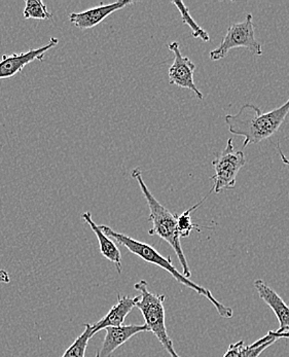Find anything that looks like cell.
Returning a JSON list of instances; mask_svg holds the SVG:
<instances>
[{
	"mask_svg": "<svg viewBox=\"0 0 289 357\" xmlns=\"http://www.w3.org/2000/svg\"><path fill=\"white\" fill-rule=\"evenodd\" d=\"M289 114L288 100L271 112H263L258 106L248 103L235 114H226L228 131L244 138L243 149L272 137L282 126Z\"/></svg>",
	"mask_w": 289,
	"mask_h": 357,
	"instance_id": "cell-1",
	"label": "cell"
},
{
	"mask_svg": "<svg viewBox=\"0 0 289 357\" xmlns=\"http://www.w3.org/2000/svg\"><path fill=\"white\" fill-rule=\"evenodd\" d=\"M99 228L101 229V231H102L105 235L116 240L120 245L126 248L127 250L132 252L133 255H137L138 257L143 259L146 263L152 264V265L162 268V269L165 270L166 272L171 275L178 282L185 285L187 289H193L196 293L201 294V296L206 298L207 300L210 301L211 304L215 307L217 313H219L221 317L230 319V318H232L233 315H234L233 309L230 308V307L224 306V304L219 302V301L213 296L212 293H211L209 289L201 287V285L193 282V281L189 280L187 277L183 276V274L174 267L171 257H163L161 253L157 252L154 246L144 243V242L138 241V240L133 239V238L129 237V236L125 235V234L118 233V231L112 230L109 227L99 226Z\"/></svg>",
	"mask_w": 289,
	"mask_h": 357,
	"instance_id": "cell-2",
	"label": "cell"
},
{
	"mask_svg": "<svg viewBox=\"0 0 289 357\" xmlns=\"http://www.w3.org/2000/svg\"><path fill=\"white\" fill-rule=\"evenodd\" d=\"M132 177L137 181L140 190L146 198L150 208V220L153 222V228L148 231L150 236H159L161 239L165 240L169 245L173 248L176 255H178L179 263L182 267L183 276L187 278H191L192 272L189 269V263L187 257L183 252L180 244V236L178 230V214L172 213L169 209L166 208L157 200L156 197L148 190V185L144 183L142 178L141 170L139 168H135L132 171Z\"/></svg>",
	"mask_w": 289,
	"mask_h": 357,
	"instance_id": "cell-3",
	"label": "cell"
},
{
	"mask_svg": "<svg viewBox=\"0 0 289 357\" xmlns=\"http://www.w3.org/2000/svg\"><path fill=\"white\" fill-rule=\"evenodd\" d=\"M134 289L140 293L136 307L142 313L148 332H152L156 336L170 356L180 357L174 349L173 342L166 328L165 294H153L148 289L146 280L138 281L134 284Z\"/></svg>",
	"mask_w": 289,
	"mask_h": 357,
	"instance_id": "cell-4",
	"label": "cell"
},
{
	"mask_svg": "<svg viewBox=\"0 0 289 357\" xmlns=\"http://www.w3.org/2000/svg\"><path fill=\"white\" fill-rule=\"evenodd\" d=\"M236 47H245L254 56H263L264 50L258 42L254 30L253 17L247 14L245 20L240 23H235L228 28L226 36L221 45L209 54L212 61H219L226 57L231 50Z\"/></svg>",
	"mask_w": 289,
	"mask_h": 357,
	"instance_id": "cell-5",
	"label": "cell"
},
{
	"mask_svg": "<svg viewBox=\"0 0 289 357\" xmlns=\"http://www.w3.org/2000/svg\"><path fill=\"white\" fill-rule=\"evenodd\" d=\"M245 164L244 153L235 151L233 139L228 138L226 149L212 161L214 174L210 179L213 181V192L219 194L224 190L234 189L239 171L244 167Z\"/></svg>",
	"mask_w": 289,
	"mask_h": 357,
	"instance_id": "cell-6",
	"label": "cell"
},
{
	"mask_svg": "<svg viewBox=\"0 0 289 357\" xmlns=\"http://www.w3.org/2000/svg\"><path fill=\"white\" fill-rule=\"evenodd\" d=\"M170 51L173 54V63L170 66L168 75H169L170 84H175L179 88L187 89L192 91L198 99L203 100L204 95L201 92L194 81V73L196 70V65L189 59L181 54L180 45L178 42H172L168 45Z\"/></svg>",
	"mask_w": 289,
	"mask_h": 357,
	"instance_id": "cell-7",
	"label": "cell"
},
{
	"mask_svg": "<svg viewBox=\"0 0 289 357\" xmlns=\"http://www.w3.org/2000/svg\"><path fill=\"white\" fill-rule=\"evenodd\" d=\"M59 40L56 38H51L49 42L44 47L38 49H30L25 53L12 54V55H3L0 60V79H10L20 73L26 65L31 62L42 61L45 53L55 47Z\"/></svg>",
	"mask_w": 289,
	"mask_h": 357,
	"instance_id": "cell-8",
	"label": "cell"
},
{
	"mask_svg": "<svg viewBox=\"0 0 289 357\" xmlns=\"http://www.w3.org/2000/svg\"><path fill=\"white\" fill-rule=\"evenodd\" d=\"M134 2L131 0H120L111 4H101L100 6L90 8L81 13H72L69 15V20L79 29H91L104 21L114 13L131 6Z\"/></svg>",
	"mask_w": 289,
	"mask_h": 357,
	"instance_id": "cell-9",
	"label": "cell"
},
{
	"mask_svg": "<svg viewBox=\"0 0 289 357\" xmlns=\"http://www.w3.org/2000/svg\"><path fill=\"white\" fill-rule=\"evenodd\" d=\"M107 336L104 337L102 346L97 352L96 357H111L116 349L124 345L127 341L135 335L140 333L148 332L146 324H130V326H122L118 328H105Z\"/></svg>",
	"mask_w": 289,
	"mask_h": 357,
	"instance_id": "cell-10",
	"label": "cell"
},
{
	"mask_svg": "<svg viewBox=\"0 0 289 357\" xmlns=\"http://www.w3.org/2000/svg\"><path fill=\"white\" fill-rule=\"evenodd\" d=\"M138 296L130 298V296H118V303L112 306L111 310L107 312L104 317L101 318L96 324H92V332H91V337L95 336L97 333L104 331L107 328H118V326H124L125 319L131 311L136 307Z\"/></svg>",
	"mask_w": 289,
	"mask_h": 357,
	"instance_id": "cell-11",
	"label": "cell"
},
{
	"mask_svg": "<svg viewBox=\"0 0 289 357\" xmlns=\"http://www.w3.org/2000/svg\"><path fill=\"white\" fill-rule=\"evenodd\" d=\"M254 287L258 291V296L273 310L279 321L280 328L278 332H289V306L284 302L283 298L279 296L272 287L262 279L254 281Z\"/></svg>",
	"mask_w": 289,
	"mask_h": 357,
	"instance_id": "cell-12",
	"label": "cell"
},
{
	"mask_svg": "<svg viewBox=\"0 0 289 357\" xmlns=\"http://www.w3.org/2000/svg\"><path fill=\"white\" fill-rule=\"evenodd\" d=\"M81 218L89 225L91 230L96 235L97 239H98L101 255H102L105 259L111 261L112 264H114L118 274L122 273V255H120L118 245L112 241L109 236L105 235V234L101 231V229L99 228L98 225H96V222H94L91 212H84V213L81 214Z\"/></svg>",
	"mask_w": 289,
	"mask_h": 357,
	"instance_id": "cell-13",
	"label": "cell"
},
{
	"mask_svg": "<svg viewBox=\"0 0 289 357\" xmlns=\"http://www.w3.org/2000/svg\"><path fill=\"white\" fill-rule=\"evenodd\" d=\"M212 192L213 190L212 189H211L210 192H209V194L207 195L206 197H204V198H203L199 203H197V204L194 205L193 207H191V208L187 209V211L182 212V213L181 214H178V218H178V230L179 236H180V238L189 237L192 231L199 230L200 228H202V227L194 224L193 220H192L191 213L192 212L195 211L196 209L199 208L201 205H202L203 203H204L205 201H206L207 199H208V197L210 196V195L212 194Z\"/></svg>",
	"mask_w": 289,
	"mask_h": 357,
	"instance_id": "cell-14",
	"label": "cell"
},
{
	"mask_svg": "<svg viewBox=\"0 0 289 357\" xmlns=\"http://www.w3.org/2000/svg\"><path fill=\"white\" fill-rule=\"evenodd\" d=\"M280 339H289V332L280 333L278 331H270L266 336L260 337L258 341L251 344V349L244 357H258L270 346Z\"/></svg>",
	"mask_w": 289,
	"mask_h": 357,
	"instance_id": "cell-15",
	"label": "cell"
},
{
	"mask_svg": "<svg viewBox=\"0 0 289 357\" xmlns=\"http://www.w3.org/2000/svg\"><path fill=\"white\" fill-rule=\"evenodd\" d=\"M172 3L178 8L179 13L181 15V19L185 24H187L192 31H193V38H200L203 42L208 43L210 42V36H209L208 32L205 31L203 28H201L196 21L194 20L193 17L189 14V10H187L185 4L182 1H172Z\"/></svg>",
	"mask_w": 289,
	"mask_h": 357,
	"instance_id": "cell-16",
	"label": "cell"
},
{
	"mask_svg": "<svg viewBox=\"0 0 289 357\" xmlns=\"http://www.w3.org/2000/svg\"><path fill=\"white\" fill-rule=\"evenodd\" d=\"M85 330L81 336L77 337L72 345L64 352L61 357H86L88 343L91 339V332H92V324H85Z\"/></svg>",
	"mask_w": 289,
	"mask_h": 357,
	"instance_id": "cell-17",
	"label": "cell"
},
{
	"mask_svg": "<svg viewBox=\"0 0 289 357\" xmlns=\"http://www.w3.org/2000/svg\"><path fill=\"white\" fill-rule=\"evenodd\" d=\"M24 18L36 20H52L53 15L49 13L44 2L40 0H26Z\"/></svg>",
	"mask_w": 289,
	"mask_h": 357,
	"instance_id": "cell-18",
	"label": "cell"
},
{
	"mask_svg": "<svg viewBox=\"0 0 289 357\" xmlns=\"http://www.w3.org/2000/svg\"><path fill=\"white\" fill-rule=\"evenodd\" d=\"M251 349V344L245 345L244 341H239L237 343L231 344L228 349L223 357H244Z\"/></svg>",
	"mask_w": 289,
	"mask_h": 357,
	"instance_id": "cell-19",
	"label": "cell"
},
{
	"mask_svg": "<svg viewBox=\"0 0 289 357\" xmlns=\"http://www.w3.org/2000/svg\"><path fill=\"white\" fill-rule=\"evenodd\" d=\"M10 282V274L6 271V270L0 269V283H8Z\"/></svg>",
	"mask_w": 289,
	"mask_h": 357,
	"instance_id": "cell-20",
	"label": "cell"
},
{
	"mask_svg": "<svg viewBox=\"0 0 289 357\" xmlns=\"http://www.w3.org/2000/svg\"><path fill=\"white\" fill-rule=\"evenodd\" d=\"M277 149L278 151H279L280 160H281L282 163L286 164V165H288L289 167V160L288 159V157L284 155V153L282 151L281 146H280L279 144H277Z\"/></svg>",
	"mask_w": 289,
	"mask_h": 357,
	"instance_id": "cell-21",
	"label": "cell"
}]
</instances>
